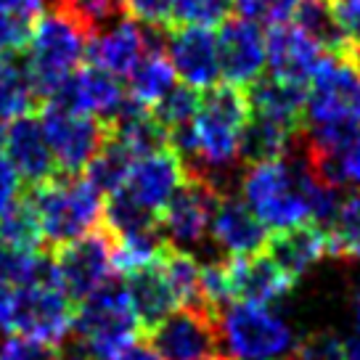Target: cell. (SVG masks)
Listing matches in <instances>:
<instances>
[{
  "label": "cell",
  "instance_id": "ba28073f",
  "mask_svg": "<svg viewBox=\"0 0 360 360\" xmlns=\"http://www.w3.org/2000/svg\"><path fill=\"white\" fill-rule=\"evenodd\" d=\"M53 270L61 289L82 302L85 297L112 281L114 273V241L106 228H96L85 236L67 241L53 249Z\"/></svg>",
  "mask_w": 360,
  "mask_h": 360
},
{
  "label": "cell",
  "instance_id": "52a82bcc",
  "mask_svg": "<svg viewBox=\"0 0 360 360\" xmlns=\"http://www.w3.org/2000/svg\"><path fill=\"white\" fill-rule=\"evenodd\" d=\"M40 122L64 175H79L109 141V124L61 101H45Z\"/></svg>",
  "mask_w": 360,
  "mask_h": 360
},
{
  "label": "cell",
  "instance_id": "4316f807",
  "mask_svg": "<svg viewBox=\"0 0 360 360\" xmlns=\"http://www.w3.org/2000/svg\"><path fill=\"white\" fill-rule=\"evenodd\" d=\"M135 154L127 146H122L120 141H114L109 135V141L103 143V148L93 157L88 167H85V178L90 180V186L101 196H112L120 188H124L130 167L135 162Z\"/></svg>",
  "mask_w": 360,
  "mask_h": 360
},
{
  "label": "cell",
  "instance_id": "74e56055",
  "mask_svg": "<svg viewBox=\"0 0 360 360\" xmlns=\"http://www.w3.org/2000/svg\"><path fill=\"white\" fill-rule=\"evenodd\" d=\"M58 347L34 342V339L11 334L0 345V360H56Z\"/></svg>",
  "mask_w": 360,
  "mask_h": 360
},
{
  "label": "cell",
  "instance_id": "1f68e13d",
  "mask_svg": "<svg viewBox=\"0 0 360 360\" xmlns=\"http://www.w3.org/2000/svg\"><path fill=\"white\" fill-rule=\"evenodd\" d=\"M199 106H202L199 90L191 88V85H186V82H180V85L175 82V85L151 106V114L159 120V124H165L167 130H175L180 124L193 122V117L199 114Z\"/></svg>",
  "mask_w": 360,
  "mask_h": 360
},
{
  "label": "cell",
  "instance_id": "d590c367",
  "mask_svg": "<svg viewBox=\"0 0 360 360\" xmlns=\"http://www.w3.org/2000/svg\"><path fill=\"white\" fill-rule=\"evenodd\" d=\"M236 3L238 13L244 19H252V22H265V24H281L286 22L289 16H294L297 6L302 0H233Z\"/></svg>",
  "mask_w": 360,
  "mask_h": 360
},
{
  "label": "cell",
  "instance_id": "8992f818",
  "mask_svg": "<svg viewBox=\"0 0 360 360\" xmlns=\"http://www.w3.org/2000/svg\"><path fill=\"white\" fill-rule=\"evenodd\" d=\"M75 300L61 289L53 273L51 278L16 289L8 331L51 347H61L75 328Z\"/></svg>",
  "mask_w": 360,
  "mask_h": 360
},
{
  "label": "cell",
  "instance_id": "836d02e7",
  "mask_svg": "<svg viewBox=\"0 0 360 360\" xmlns=\"http://www.w3.org/2000/svg\"><path fill=\"white\" fill-rule=\"evenodd\" d=\"M202 297L204 304L212 310L214 315H220L233 302V286H231V265L228 259H210L202 262Z\"/></svg>",
  "mask_w": 360,
  "mask_h": 360
},
{
  "label": "cell",
  "instance_id": "3957f363",
  "mask_svg": "<svg viewBox=\"0 0 360 360\" xmlns=\"http://www.w3.org/2000/svg\"><path fill=\"white\" fill-rule=\"evenodd\" d=\"M88 51V32L67 13L45 11L27 40V72L37 98L53 101L69 77L79 69Z\"/></svg>",
  "mask_w": 360,
  "mask_h": 360
},
{
  "label": "cell",
  "instance_id": "7bdbcfd3",
  "mask_svg": "<svg viewBox=\"0 0 360 360\" xmlns=\"http://www.w3.org/2000/svg\"><path fill=\"white\" fill-rule=\"evenodd\" d=\"M13 300H16V289L0 283V328H8V323H11Z\"/></svg>",
  "mask_w": 360,
  "mask_h": 360
},
{
  "label": "cell",
  "instance_id": "9c48e42d",
  "mask_svg": "<svg viewBox=\"0 0 360 360\" xmlns=\"http://www.w3.org/2000/svg\"><path fill=\"white\" fill-rule=\"evenodd\" d=\"M220 196L223 193L217 191L210 180L186 172L183 186L172 193V199L159 212V228L169 247H199L210 233Z\"/></svg>",
  "mask_w": 360,
  "mask_h": 360
},
{
  "label": "cell",
  "instance_id": "d6986e66",
  "mask_svg": "<svg viewBox=\"0 0 360 360\" xmlns=\"http://www.w3.org/2000/svg\"><path fill=\"white\" fill-rule=\"evenodd\" d=\"M265 51H268L270 75L289 82L307 85L315 67L321 64L323 48L310 40L297 24H273L265 34Z\"/></svg>",
  "mask_w": 360,
  "mask_h": 360
},
{
  "label": "cell",
  "instance_id": "ac0fdd59",
  "mask_svg": "<svg viewBox=\"0 0 360 360\" xmlns=\"http://www.w3.org/2000/svg\"><path fill=\"white\" fill-rule=\"evenodd\" d=\"M231 265V286L233 302L270 304L283 302L294 292V283L268 255H249V257H228Z\"/></svg>",
  "mask_w": 360,
  "mask_h": 360
},
{
  "label": "cell",
  "instance_id": "c3c4849f",
  "mask_svg": "<svg viewBox=\"0 0 360 360\" xmlns=\"http://www.w3.org/2000/svg\"><path fill=\"white\" fill-rule=\"evenodd\" d=\"M355 310H358V315H360V292H358V297H355Z\"/></svg>",
  "mask_w": 360,
  "mask_h": 360
},
{
  "label": "cell",
  "instance_id": "7c38bea8",
  "mask_svg": "<svg viewBox=\"0 0 360 360\" xmlns=\"http://www.w3.org/2000/svg\"><path fill=\"white\" fill-rule=\"evenodd\" d=\"M169 61L186 85L196 90H210L220 77V56L217 37L204 27H169L167 32Z\"/></svg>",
  "mask_w": 360,
  "mask_h": 360
},
{
  "label": "cell",
  "instance_id": "d6a6232c",
  "mask_svg": "<svg viewBox=\"0 0 360 360\" xmlns=\"http://www.w3.org/2000/svg\"><path fill=\"white\" fill-rule=\"evenodd\" d=\"M233 0H175L172 27H204L212 30L228 22Z\"/></svg>",
  "mask_w": 360,
  "mask_h": 360
},
{
  "label": "cell",
  "instance_id": "4fadbf2b",
  "mask_svg": "<svg viewBox=\"0 0 360 360\" xmlns=\"http://www.w3.org/2000/svg\"><path fill=\"white\" fill-rule=\"evenodd\" d=\"M3 151L11 159L13 167L19 169V175L32 186H40L58 175V165L53 159L51 143L45 138L43 122L32 114L16 117L6 124Z\"/></svg>",
  "mask_w": 360,
  "mask_h": 360
},
{
  "label": "cell",
  "instance_id": "277c9868",
  "mask_svg": "<svg viewBox=\"0 0 360 360\" xmlns=\"http://www.w3.org/2000/svg\"><path fill=\"white\" fill-rule=\"evenodd\" d=\"M79 345L98 360H117L138 342L141 323L135 318L124 281H106L85 297L75 310V328Z\"/></svg>",
  "mask_w": 360,
  "mask_h": 360
},
{
  "label": "cell",
  "instance_id": "6da1fadb",
  "mask_svg": "<svg viewBox=\"0 0 360 360\" xmlns=\"http://www.w3.org/2000/svg\"><path fill=\"white\" fill-rule=\"evenodd\" d=\"M249 114L252 106L244 88L223 82L207 90L191 122L196 154L186 165V172L210 180L220 193H228L233 169L241 162V133Z\"/></svg>",
  "mask_w": 360,
  "mask_h": 360
},
{
  "label": "cell",
  "instance_id": "83f0119b",
  "mask_svg": "<svg viewBox=\"0 0 360 360\" xmlns=\"http://www.w3.org/2000/svg\"><path fill=\"white\" fill-rule=\"evenodd\" d=\"M37 93L27 72V64L13 56L0 58V122H11L16 117L32 112Z\"/></svg>",
  "mask_w": 360,
  "mask_h": 360
},
{
  "label": "cell",
  "instance_id": "7dc6e473",
  "mask_svg": "<svg viewBox=\"0 0 360 360\" xmlns=\"http://www.w3.org/2000/svg\"><path fill=\"white\" fill-rule=\"evenodd\" d=\"M207 360H233L231 355H212V358H207Z\"/></svg>",
  "mask_w": 360,
  "mask_h": 360
},
{
  "label": "cell",
  "instance_id": "9a60e30c",
  "mask_svg": "<svg viewBox=\"0 0 360 360\" xmlns=\"http://www.w3.org/2000/svg\"><path fill=\"white\" fill-rule=\"evenodd\" d=\"M53 101L67 103L72 109L90 114L101 122H112L127 101V90L117 75L88 64V67H79L69 77V82L61 88V93Z\"/></svg>",
  "mask_w": 360,
  "mask_h": 360
},
{
  "label": "cell",
  "instance_id": "7402d4cb",
  "mask_svg": "<svg viewBox=\"0 0 360 360\" xmlns=\"http://www.w3.org/2000/svg\"><path fill=\"white\" fill-rule=\"evenodd\" d=\"M252 112L268 117L273 122L286 124L292 130L302 133L304 127V106H307V85L289 82L276 75H262L257 82H252L247 90Z\"/></svg>",
  "mask_w": 360,
  "mask_h": 360
},
{
  "label": "cell",
  "instance_id": "ee69618b",
  "mask_svg": "<svg viewBox=\"0 0 360 360\" xmlns=\"http://www.w3.org/2000/svg\"><path fill=\"white\" fill-rule=\"evenodd\" d=\"M117 360H165V358H162L151 345H146V342H135L133 347L124 349Z\"/></svg>",
  "mask_w": 360,
  "mask_h": 360
},
{
  "label": "cell",
  "instance_id": "f35d334b",
  "mask_svg": "<svg viewBox=\"0 0 360 360\" xmlns=\"http://www.w3.org/2000/svg\"><path fill=\"white\" fill-rule=\"evenodd\" d=\"M334 186L337 188H342V186H355L360 191V127L349 138L345 151L339 154L337 167H334Z\"/></svg>",
  "mask_w": 360,
  "mask_h": 360
},
{
  "label": "cell",
  "instance_id": "bcb514c9",
  "mask_svg": "<svg viewBox=\"0 0 360 360\" xmlns=\"http://www.w3.org/2000/svg\"><path fill=\"white\" fill-rule=\"evenodd\" d=\"M56 360H98L96 355H90L88 349L82 347V345H69V347H58V358Z\"/></svg>",
  "mask_w": 360,
  "mask_h": 360
},
{
  "label": "cell",
  "instance_id": "b9f144b4",
  "mask_svg": "<svg viewBox=\"0 0 360 360\" xmlns=\"http://www.w3.org/2000/svg\"><path fill=\"white\" fill-rule=\"evenodd\" d=\"M22 175L11 165V159L0 154V214H6L13 204L22 202Z\"/></svg>",
  "mask_w": 360,
  "mask_h": 360
},
{
  "label": "cell",
  "instance_id": "d4e9b609",
  "mask_svg": "<svg viewBox=\"0 0 360 360\" xmlns=\"http://www.w3.org/2000/svg\"><path fill=\"white\" fill-rule=\"evenodd\" d=\"M294 24L310 40H315V43L321 45L326 53H334V56L358 53V48L349 43L347 37H345V32L339 30L328 0H302L297 6V11H294Z\"/></svg>",
  "mask_w": 360,
  "mask_h": 360
},
{
  "label": "cell",
  "instance_id": "5b68a950",
  "mask_svg": "<svg viewBox=\"0 0 360 360\" xmlns=\"http://www.w3.org/2000/svg\"><path fill=\"white\" fill-rule=\"evenodd\" d=\"M220 339L233 360H278L297 345L281 315L252 302H231L220 313Z\"/></svg>",
  "mask_w": 360,
  "mask_h": 360
},
{
  "label": "cell",
  "instance_id": "603a6c76",
  "mask_svg": "<svg viewBox=\"0 0 360 360\" xmlns=\"http://www.w3.org/2000/svg\"><path fill=\"white\" fill-rule=\"evenodd\" d=\"M297 138H300V130H292L286 124H278L252 112L241 133V162L259 165V162L286 157Z\"/></svg>",
  "mask_w": 360,
  "mask_h": 360
},
{
  "label": "cell",
  "instance_id": "5bb4252c",
  "mask_svg": "<svg viewBox=\"0 0 360 360\" xmlns=\"http://www.w3.org/2000/svg\"><path fill=\"white\" fill-rule=\"evenodd\" d=\"M183 180H186V167L180 157L172 148H162V151L135 159L127 183H124V191L141 207L159 214L165 210V204L172 199V193L183 186Z\"/></svg>",
  "mask_w": 360,
  "mask_h": 360
},
{
  "label": "cell",
  "instance_id": "484cf974",
  "mask_svg": "<svg viewBox=\"0 0 360 360\" xmlns=\"http://www.w3.org/2000/svg\"><path fill=\"white\" fill-rule=\"evenodd\" d=\"M175 67L169 61L167 51H146V56L141 58L135 69L127 77V96L133 101L143 103V106H154V103L175 85Z\"/></svg>",
  "mask_w": 360,
  "mask_h": 360
},
{
  "label": "cell",
  "instance_id": "2e32d148",
  "mask_svg": "<svg viewBox=\"0 0 360 360\" xmlns=\"http://www.w3.org/2000/svg\"><path fill=\"white\" fill-rule=\"evenodd\" d=\"M210 236L228 257H249L265 249L268 228L249 210L244 199H238L233 193H223L210 225Z\"/></svg>",
  "mask_w": 360,
  "mask_h": 360
},
{
  "label": "cell",
  "instance_id": "e0dca14e",
  "mask_svg": "<svg viewBox=\"0 0 360 360\" xmlns=\"http://www.w3.org/2000/svg\"><path fill=\"white\" fill-rule=\"evenodd\" d=\"M148 45L143 27L130 16H120L114 24L103 27L88 37V51L93 67H101L117 77H130L135 64L146 56Z\"/></svg>",
  "mask_w": 360,
  "mask_h": 360
},
{
  "label": "cell",
  "instance_id": "ab89813d",
  "mask_svg": "<svg viewBox=\"0 0 360 360\" xmlns=\"http://www.w3.org/2000/svg\"><path fill=\"white\" fill-rule=\"evenodd\" d=\"M30 32H32L30 24L19 22L11 13L0 11V58H8L16 51H22L30 40Z\"/></svg>",
  "mask_w": 360,
  "mask_h": 360
},
{
  "label": "cell",
  "instance_id": "4dcf8cb0",
  "mask_svg": "<svg viewBox=\"0 0 360 360\" xmlns=\"http://www.w3.org/2000/svg\"><path fill=\"white\" fill-rule=\"evenodd\" d=\"M56 11L67 13L72 22H77L88 37L103 27L114 24L124 13V0H53Z\"/></svg>",
  "mask_w": 360,
  "mask_h": 360
},
{
  "label": "cell",
  "instance_id": "44dd1931",
  "mask_svg": "<svg viewBox=\"0 0 360 360\" xmlns=\"http://www.w3.org/2000/svg\"><path fill=\"white\" fill-rule=\"evenodd\" d=\"M159 257L154 262L143 265V268H135L122 276L124 289H127V297H130V304H133L135 318H138L143 334H148L154 326H159L178 307L175 292L169 286L167 273L162 268Z\"/></svg>",
  "mask_w": 360,
  "mask_h": 360
},
{
  "label": "cell",
  "instance_id": "f546056e",
  "mask_svg": "<svg viewBox=\"0 0 360 360\" xmlns=\"http://www.w3.org/2000/svg\"><path fill=\"white\" fill-rule=\"evenodd\" d=\"M0 244L19 252H37L45 244L43 225L27 199L13 204L6 214H0Z\"/></svg>",
  "mask_w": 360,
  "mask_h": 360
},
{
  "label": "cell",
  "instance_id": "8d00e7d4",
  "mask_svg": "<svg viewBox=\"0 0 360 360\" xmlns=\"http://www.w3.org/2000/svg\"><path fill=\"white\" fill-rule=\"evenodd\" d=\"M175 0H124V13L146 27H172Z\"/></svg>",
  "mask_w": 360,
  "mask_h": 360
},
{
  "label": "cell",
  "instance_id": "7a4b0ae2",
  "mask_svg": "<svg viewBox=\"0 0 360 360\" xmlns=\"http://www.w3.org/2000/svg\"><path fill=\"white\" fill-rule=\"evenodd\" d=\"M27 202L32 204L45 241L53 249L85 236L103 223V196L85 175H56L53 180L32 186Z\"/></svg>",
  "mask_w": 360,
  "mask_h": 360
},
{
  "label": "cell",
  "instance_id": "8fae6325",
  "mask_svg": "<svg viewBox=\"0 0 360 360\" xmlns=\"http://www.w3.org/2000/svg\"><path fill=\"white\" fill-rule=\"evenodd\" d=\"M217 56H220V77L231 85L247 90L257 82L268 64L265 34L252 19H228L220 24L217 34Z\"/></svg>",
  "mask_w": 360,
  "mask_h": 360
},
{
  "label": "cell",
  "instance_id": "60d3db41",
  "mask_svg": "<svg viewBox=\"0 0 360 360\" xmlns=\"http://www.w3.org/2000/svg\"><path fill=\"white\" fill-rule=\"evenodd\" d=\"M339 30L360 51V0H328Z\"/></svg>",
  "mask_w": 360,
  "mask_h": 360
},
{
  "label": "cell",
  "instance_id": "f1b7e54d",
  "mask_svg": "<svg viewBox=\"0 0 360 360\" xmlns=\"http://www.w3.org/2000/svg\"><path fill=\"white\" fill-rule=\"evenodd\" d=\"M328 255L345 262H360V191L339 202L326 231Z\"/></svg>",
  "mask_w": 360,
  "mask_h": 360
},
{
  "label": "cell",
  "instance_id": "ffe728a7",
  "mask_svg": "<svg viewBox=\"0 0 360 360\" xmlns=\"http://www.w3.org/2000/svg\"><path fill=\"white\" fill-rule=\"evenodd\" d=\"M265 255L292 281H300L302 276H307L328 255L326 231L318 223H302V225H294V228L276 231L273 236H268Z\"/></svg>",
  "mask_w": 360,
  "mask_h": 360
},
{
  "label": "cell",
  "instance_id": "30bf717a",
  "mask_svg": "<svg viewBox=\"0 0 360 360\" xmlns=\"http://www.w3.org/2000/svg\"><path fill=\"white\" fill-rule=\"evenodd\" d=\"M148 345L165 360H207L217 355L220 318L207 310L180 307L148 331Z\"/></svg>",
  "mask_w": 360,
  "mask_h": 360
},
{
  "label": "cell",
  "instance_id": "f6af8a7d",
  "mask_svg": "<svg viewBox=\"0 0 360 360\" xmlns=\"http://www.w3.org/2000/svg\"><path fill=\"white\" fill-rule=\"evenodd\" d=\"M345 347H347L349 360H360V315H355V326L345 337Z\"/></svg>",
  "mask_w": 360,
  "mask_h": 360
},
{
  "label": "cell",
  "instance_id": "cb8c5ba5",
  "mask_svg": "<svg viewBox=\"0 0 360 360\" xmlns=\"http://www.w3.org/2000/svg\"><path fill=\"white\" fill-rule=\"evenodd\" d=\"M162 268L167 273V281L175 292V300H178V307H188V310H207L212 313L207 304H204L202 297V262L193 257L188 249H178V247H165L162 252ZM214 315V313H212ZM220 318V315H217Z\"/></svg>",
  "mask_w": 360,
  "mask_h": 360
},
{
  "label": "cell",
  "instance_id": "e575fe53",
  "mask_svg": "<svg viewBox=\"0 0 360 360\" xmlns=\"http://www.w3.org/2000/svg\"><path fill=\"white\" fill-rule=\"evenodd\" d=\"M289 360H349L345 339L334 331H313L304 339H297Z\"/></svg>",
  "mask_w": 360,
  "mask_h": 360
}]
</instances>
